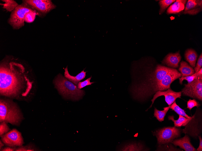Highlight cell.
I'll list each match as a JSON object with an SVG mask.
<instances>
[{
	"label": "cell",
	"mask_w": 202,
	"mask_h": 151,
	"mask_svg": "<svg viewBox=\"0 0 202 151\" xmlns=\"http://www.w3.org/2000/svg\"><path fill=\"white\" fill-rule=\"evenodd\" d=\"M22 115L16 103L12 100L1 99L0 122L18 125L23 119Z\"/></svg>",
	"instance_id": "obj_3"
},
{
	"label": "cell",
	"mask_w": 202,
	"mask_h": 151,
	"mask_svg": "<svg viewBox=\"0 0 202 151\" xmlns=\"http://www.w3.org/2000/svg\"><path fill=\"white\" fill-rule=\"evenodd\" d=\"M137 66L132 69L129 90L133 98L139 101H145L158 91L170 88L171 83L181 77L177 69L161 64Z\"/></svg>",
	"instance_id": "obj_1"
},
{
	"label": "cell",
	"mask_w": 202,
	"mask_h": 151,
	"mask_svg": "<svg viewBox=\"0 0 202 151\" xmlns=\"http://www.w3.org/2000/svg\"><path fill=\"white\" fill-rule=\"evenodd\" d=\"M202 66V54L201 53L198 58L196 66L194 68V70L195 72H197L201 68Z\"/></svg>",
	"instance_id": "obj_30"
},
{
	"label": "cell",
	"mask_w": 202,
	"mask_h": 151,
	"mask_svg": "<svg viewBox=\"0 0 202 151\" xmlns=\"http://www.w3.org/2000/svg\"><path fill=\"white\" fill-rule=\"evenodd\" d=\"M187 0H177L168 8L167 13L169 14H177L184 11Z\"/></svg>",
	"instance_id": "obj_14"
},
{
	"label": "cell",
	"mask_w": 202,
	"mask_h": 151,
	"mask_svg": "<svg viewBox=\"0 0 202 151\" xmlns=\"http://www.w3.org/2000/svg\"><path fill=\"white\" fill-rule=\"evenodd\" d=\"M33 10L25 3L18 5L12 12L9 23L15 29H19L24 25L26 14Z\"/></svg>",
	"instance_id": "obj_6"
},
{
	"label": "cell",
	"mask_w": 202,
	"mask_h": 151,
	"mask_svg": "<svg viewBox=\"0 0 202 151\" xmlns=\"http://www.w3.org/2000/svg\"><path fill=\"white\" fill-rule=\"evenodd\" d=\"M178 70L181 74V77L191 75L195 73L193 68L187 62L183 61L180 62Z\"/></svg>",
	"instance_id": "obj_16"
},
{
	"label": "cell",
	"mask_w": 202,
	"mask_h": 151,
	"mask_svg": "<svg viewBox=\"0 0 202 151\" xmlns=\"http://www.w3.org/2000/svg\"><path fill=\"white\" fill-rule=\"evenodd\" d=\"M181 129L174 127H164L153 133L157 137L158 143L162 145L171 143L180 136Z\"/></svg>",
	"instance_id": "obj_5"
},
{
	"label": "cell",
	"mask_w": 202,
	"mask_h": 151,
	"mask_svg": "<svg viewBox=\"0 0 202 151\" xmlns=\"http://www.w3.org/2000/svg\"><path fill=\"white\" fill-rule=\"evenodd\" d=\"M10 130L7 123L3 122L0 124V136L1 137L4 134L7 133Z\"/></svg>",
	"instance_id": "obj_27"
},
{
	"label": "cell",
	"mask_w": 202,
	"mask_h": 151,
	"mask_svg": "<svg viewBox=\"0 0 202 151\" xmlns=\"http://www.w3.org/2000/svg\"><path fill=\"white\" fill-rule=\"evenodd\" d=\"M169 120H172L174 123V126L176 127H180L181 126H185L194 118V117L191 118H187L182 115H179V118L177 120L174 119V117L173 115L169 116L168 117Z\"/></svg>",
	"instance_id": "obj_18"
},
{
	"label": "cell",
	"mask_w": 202,
	"mask_h": 151,
	"mask_svg": "<svg viewBox=\"0 0 202 151\" xmlns=\"http://www.w3.org/2000/svg\"><path fill=\"white\" fill-rule=\"evenodd\" d=\"M55 87L64 98L73 100H78L85 94L83 90L77 86L61 74H59L54 80Z\"/></svg>",
	"instance_id": "obj_4"
},
{
	"label": "cell",
	"mask_w": 202,
	"mask_h": 151,
	"mask_svg": "<svg viewBox=\"0 0 202 151\" xmlns=\"http://www.w3.org/2000/svg\"><path fill=\"white\" fill-rule=\"evenodd\" d=\"M170 109L174 111L178 115H182L187 118H190L193 117L189 116L187 115L184 110L177 104L175 101L170 105Z\"/></svg>",
	"instance_id": "obj_20"
},
{
	"label": "cell",
	"mask_w": 202,
	"mask_h": 151,
	"mask_svg": "<svg viewBox=\"0 0 202 151\" xmlns=\"http://www.w3.org/2000/svg\"><path fill=\"white\" fill-rule=\"evenodd\" d=\"M1 137L3 143L8 146L19 147L24 143L21 133L15 129H13Z\"/></svg>",
	"instance_id": "obj_8"
},
{
	"label": "cell",
	"mask_w": 202,
	"mask_h": 151,
	"mask_svg": "<svg viewBox=\"0 0 202 151\" xmlns=\"http://www.w3.org/2000/svg\"><path fill=\"white\" fill-rule=\"evenodd\" d=\"M183 95L202 100V75L197 77L192 81L184 85L181 91Z\"/></svg>",
	"instance_id": "obj_7"
},
{
	"label": "cell",
	"mask_w": 202,
	"mask_h": 151,
	"mask_svg": "<svg viewBox=\"0 0 202 151\" xmlns=\"http://www.w3.org/2000/svg\"><path fill=\"white\" fill-rule=\"evenodd\" d=\"M91 78L92 77L91 76L90 77L88 78L84 81L79 82L77 84V87L78 88L81 89L85 86L91 85L92 83H94V82H90V80Z\"/></svg>",
	"instance_id": "obj_28"
},
{
	"label": "cell",
	"mask_w": 202,
	"mask_h": 151,
	"mask_svg": "<svg viewBox=\"0 0 202 151\" xmlns=\"http://www.w3.org/2000/svg\"><path fill=\"white\" fill-rule=\"evenodd\" d=\"M4 146V144L2 142L1 140L0 141V150L2 148V147Z\"/></svg>",
	"instance_id": "obj_33"
},
{
	"label": "cell",
	"mask_w": 202,
	"mask_h": 151,
	"mask_svg": "<svg viewBox=\"0 0 202 151\" xmlns=\"http://www.w3.org/2000/svg\"><path fill=\"white\" fill-rule=\"evenodd\" d=\"M2 1L5 3L1 5H3V8L8 11H13L18 5V3L14 0H4Z\"/></svg>",
	"instance_id": "obj_21"
},
{
	"label": "cell",
	"mask_w": 202,
	"mask_h": 151,
	"mask_svg": "<svg viewBox=\"0 0 202 151\" xmlns=\"http://www.w3.org/2000/svg\"><path fill=\"white\" fill-rule=\"evenodd\" d=\"M181 91L176 92L172 90L171 88L168 89L165 91H158L155 94L153 99H151L152 103L149 108L152 106L156 99L159 96H164L166 102L168 106H170L175 101L177 98L181 97Z\"/></svg>",
	"instance_id": "obj_10"
},
{
	"label": "cell",
	"mask_w": 202,
	"mask_h": 151,
	"mask_svg": "<svg viewBox=\"0 0 202 151\" xmlns=\"http://www.w3.org/2000/svg\"><path fill=\"white\" fill-rule=\"evenodd\" d=\"M198 137L200 140V143L198 147L196 150V151H202V139L200 136H199Z\"/></svg>",
	"instance_id": "obj_32"
},
{
	"label": "cell",
	"mask_w": 202,
	"mask_h": 151,
	"mask_svg": "<svg viewBox=\"0 0 202 151\" xmlns=\"http://www.w3.org/2000/svg\"><path fill=\"white\" fill-rule=\"evenodd\" d=\"M28 73L21 64L14 62L1 64L0 69V93L11 98L26 96L31 89Z\"/></svg>",
	"instance_id": "obj_2"
},
{
	"label": "cell",
	"mask_w": 202,
	"mask_h": 151,
	"mask_svg": "<svg viewBox=\"0 0 202 151\" xmlns=\"http://www.w3.org/2000/svg\"><path fill=\"white\" fill-rule=\"evenodd\" d=\"M171 143L176 146H179L186 151H196L191 144L189 137L187 135L181 138L174 140Z\"/></svg>",
	"instance_id": "obj_13"
},
{
	"label": "cell",
	"mask_w": 202,
	"mask_h": 151,
	"mask_svg": "<svg viewBox=\"0 0 202 151\" xmlns=\"http://www.w3.org/2000/svg\"><path fill=\"white\" fill-rule=\"evenodd\" d=\"M37 13L34 10L28 12L25 15L24 20L27 23L32 22L34 20Z\"/></svg>",
	"instance_id": "obj_24"
},
{
	"label": "cell",
	"mask_w": 202,
	"mask_h": 151,
	"mask_svg": "<svg viewBox=\"0 0 202 151\" xmlns=\"http://www.w3.org/2000/svg\"><path fill=\"white\" fill-rule=\"evenodd\" d=\"M184 56L185 59L191 66L193 68H195L197 57V55L196 52L192 49H188L185 51Z\"/></svg>",
	"instance_id": "obj_17"
},
{
	"label": "cell",
	"mask_w": 202,
	"mask_h": 151,
	"mask_svg": "<svg viewBox=\"0 0 202 151\" xmlns=\"http://www.w3.org/2000/svg\"><path fill=\"white\" fill-rule=\"evenodd\" d=\"M85 69L82 71L76 76L70 75L67 69V66L64 69V77L70 81L77 85L81 80L85 78L86 71H84Z\"/></svg>",
	"instance_id": "obj_15"
},
{
	"label": "cell",
	"mask_w": 202,
	"mask_h": 151,
	"mask_svg": "<svg viewBox=\"0 0 202 151\" xmlns=\"http://www.w3.org/2000/svg\"><path fill=\"white\" fill-rule=\"evenodd\" d=\"M16 147H7L2 148L0 151H15Z\"/></svg>",
	"instance_id": "obj_31"
},
{
	"label": "cell",
	"mask_w": 202,
	"mask_h": 151,
	"mask_svg": "<svg viewBox=\"0 0 202 151\" xmlns=\"http://www.w3.org/2000/svg\"><path fill=\"white\" fill-rule=\"evenodd\" d=\"M33 146L31 145H28L20 146L16 148L15 151H35Z\"/></svg>",
	"instance_id": "obj_29"
},
{
	"label": "cell",
	"mask_w": 202,
	"mask_h": 151,
	"mask_svg": "<svg viewBox=\"0 0 202 151\" xmlns=\"http://www.w3.org/2000/svg\"><path fill=\"white\" fill-rule=\"evenodd\" d=\"M202 0H188L186 4L183 13L196 15L202 11Z\"/></svg>",
	"instance_id": "obj_11"
},
{
	"label": "cell",
	"mask_w": 202,
	"mask_h": 151,
	"mask_svg": "<svg viewBox=\"0 0 202 151\" xmlns=\"http://www.w3.org/2000/svg\"><path fill=\"white\" fill-rule=\"evenodd\" d=\"M198 76L197 72H195L192 75L184 77H181L179 78V83L182 84V82L184 80H187L188 83H190L192 81L197 77Z\"/></svg>",
	"instance_id": "obj_25"
},
{
	"label": "cell",
	"mask_w": 202,
	"mask_h": 151,
	"mask_svg": "<svg viewBox=\"0 0 202 151\" xmlns=\"http://www.w3.org/2000/svg\"><path fill=\"white\" fill-rule=\"evenodd\" d=\"M181 56L178 51L174 53L168 54L162 61L163 64L173 68H177L181 59Z\"/></svg>",
	"instance_id": "obj_12"
},
{
	"label": "cell",
	"mask_w": 202,
	"mask_h": 151,
	"mask_svg": "<svg viewBox=\"0 0 202 151\" xmlns=\"http://www.w3.org/2000/svg\"><path fill=\"white\" fill-rule=\"evenodd\" d=\"M175 0H161L159 2V4L160 6V9L159 11V14H162L172 3L174 2Z\"/></svg>",
	"instance_id": "obj_23"
},
{
	"label": "cell",
	"mask_w": 202,
	"mask_h": 151,
	"mask_svg": "<svg viewBox=\"0 0 202 151\" xmlns=\"http://www.w3.org/2000/svg\"><path fill=\"white\" fill-rule=\"evenodd\" d=\"M142 145L140 143L129 144L126 145L121 150L122 151H142L143 150Z\"/></svg>",
	"instance_id": "obj_22"
},
{
	"label": "cell",
	"mask_w": 202,
	"mask_h": 151,
	"mask_svg": "<svg viewBox=\"0 0 202 151\" xmlns=\"http://www.w3.org/2000/svg\"><path fill=\"white\" fill-rule=\"evenodd\" d=\"M170 105L163 108V110L160 111L155 108L154 116L159 121L161 122L164 120L165 117L170 109Z\"/></svg>",
	"instance_id": "obj_19"
},
{
	"label": "cell",
	"mask_w": 202,
	"mask_h": 151,
	"mask_svg": "<svg viewBox=\"0 0 202 151\" xmlns=\"http://www.w3.org/2000/svg\"><path fill=\"white\" fill-rule=\"evenodd\" d=\"M187 108L191 110L192 108L195 106L197 108L200 106V104L195 99H189L187 102Z\"/></svg>",
	"instance_id": "obj_26"
},
{
	"label": "cell",
	"mask_w": 202,
	"mask_h": 151,
	"mask_svg": "<svg viewBox=\"0 0 202 151\" xmlns=\"http://www.w3.org/2000/svg\"><path fill=\"white\" fill-rule=\"evenodd\" d=\"M24 1V3L45 13L49 12L56 7L50 0H26Z\"/></svg>",
	"instance_id": "obj_9"
}]
</instances>
